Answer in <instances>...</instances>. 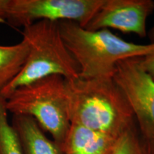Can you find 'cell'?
I'll list each match as a JSON object with an SVG mask.
<instances>
[{
    "label": "cell",
    "instance_id": "1",
    "mask_svg": "<svg viewBox=\"0 0 154 154\" xmlns=\"http://www.w3.org/2000/svg\"><path fill=\"white\" fill-rule=\"evenodd\" d=\"M71 123L118 138L136 122L113 78L66 80Z\"/></svg>",
    "mask_w": 154,
    "mask_h": 154
},
{
    "label": "cell",
    "instance_id": "2",
    "mask_svg": "<svg viewBox=\"0 0 154 154\" xmlns=\"http://www.w3.org/2000/svg\"><path fill=\"white\" fill-rule=\"evenodd\" d=\"M59 26L65 45L78 63L82 79L113 78L119 61L154 52V43L125 41L109 29L88 30L72 21H60Z\"/></svg>",
    "mask_w": 154,
    "mask_h": 154
},
{
    "label": "cell",
    "instance_id": "3",
    "mask_svg": "<svg viewBox=\"0 0 154 154\" xmlns=\"http://www.w3.org/2000/svg\"><path fill=\"white\" fill-rule=\"evenodd\" d=\"M29 53L24 66L13 80L0 91L6 100L17 88L51 75L66 80L79 77V67L61 37L59 22L41 20L23 28Z\"/></svg>",
    "mask_w": 154,
    "mask_h": 154
},
{
    "label": "cell",
    "instance_id": "4",
    "mask_svg": "<svg viewBox=\"0 0 154 154\" xmlns=\"http://www.w3.org/2000/svg\"><path fill=\"white\" fill-rule=\"evenodd\" d=\"M5 107L13 115L34 118L62 149L72 125L66 79L51 75L17 88L6 99Z\"/></svg>",
    "mask_w": 154,
    "mask_h": 154
},
{
    "label": "cell",
    "instance_id": "5",
    "mask_svg": "<svg viewBox=\"0 0 154 154\" xmlns=\"http://www.w3.org/2000/svg\"><path fill=\"white\" fill-rule=\"evenodd\" d=\"M103 0H0V23L25 27L41 20L72 21L84 27Z\"/></svg>",
    "mask_w": 154,
    "mask_h": 154
},
{
    "label": "cell",
    "instance_id": "6",
    "mask_svg": "<svg viewBox=\"0 0 154 154\" xmlns=\"http://www.w3.org/2000/svg\"><path fill=\"white\" fill-rule=\"evenodd\" d=\"M113 79L129 103L143 141L154 154V79L142 68L140 57L119 61Z\"/></svg>",
    "mask_w": 154,
    "mask_h": 154
},
{
    "label": "cell",
    "instance_id": "7",
    "mask_svg": "<svg viewBox=\"0 0 154 154\" xmlns=\"http://www.w3.org/2000/svg\"><path fill=\"white\" fill-rule=\"evenodd\" d=\"M153 11V0H103L84 28L91 31L112 28L145 38L146 21Z\"/></svg>",
    "mask_w": 154,
    "mask_h": 154
},
{
    "label": "cell",
    "instance_id": "8",
    "mask_svg": "<svg viewBox=\"0 0 154 154\" xmlns=\"http://www.w3.org/2000/svg\"><path fill=\"white\" fill-rule=\"evenodd\" d=\"M11 125L24 154H64L60 146L46 136L32 117L13 115Z\"/></svg>",
    "mask_w": 154,
    "mask_h": 154
},
{
    "label": "cell",
    "instance_id": "9",
    "mask_svg": "<svg viewBox=\"0 0 154 154\" xmlns=\"http://www.w3.org/2000/svg\"><path fill=\"white\" fill-rule=\"evenodd\" d=\"M118 138L72 124L62 151L64 154H113Z\"/></svg>",
    "mask_w": 154,
    "mask_h": 154
},
{
    "label": "cell",
    "instance_id": "10",
    "mask_svg": "<svg viewBox=\"0 0 154 154\" xmlns=\"http://www.w3.org/2000/svg\"><path fill=\"white\" fill-rule=\"evenodd\" d=\"M29 53L24 39L14 45H0V91L20 72Z\"/></svg>",
    "mask_w": 154,
    "mask_h": 154
},
{
    "label": "cell",
    "instance_id": "11",
    "mask_svg": "<svg viewBox=\"0 0 154 154\" xmlns=\"http://www.w3.org/2000/svg\"><path fill=\"white\" fill-rule=\"evenodd\" d=\"M7 113L5 100L0 96V154H24Z\"/></svg>",
    "mask_w": 154,
    "mask_h": 154
},
{
    "label": "cell",
    "instance_id": "12",
    "mask_svg": "<svg viewBox=\"0 0 154 154\" xmlns=\"http://www.w3.org/2000/svg\"><path fill=\"white\" fill-rule=\"evenodd\" d=\"M113 154H151L140 136L136 122L119 136Z\"/></svg>",
    "mask_w": 154,
    "mask_h": 154
},
{
    "label": "cell",
    "instance_id": "13",
    "mask_svg": "<svg viewBox=\"0 0 154 154\" xmlns=\"http://www.w3.org/2000/svg\"><path fill=\"white\" fill-rule=\"evenodd\" d=\"M140 63L144 71L154 79V52L144 57H140Z\"/></svg>",
    "mask_w": 154,
    "mask_h": 154
},
{
    "label": "cell",
    "instance_id": "14",
    "mask_svg": "<svg viewBox=\"0 0 154 154\" xmlns=\"http://www.w3.org/2000/svg\"><path fill=\"white\" fill-rule=\"evenodd\" d=\"M148 35H149V39L151 40L152 43H154V25L153 27L150 29L149 33H148Z\"/></svg>",
    "mask_w": 154,
    "mask_h": 154
}]
</instances>
